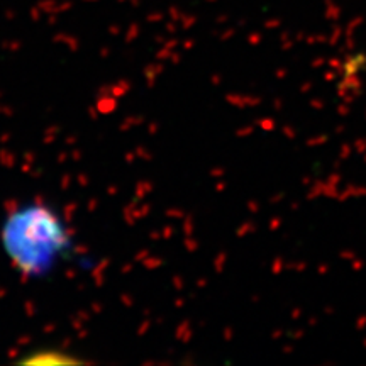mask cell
Listing matches in <instances>:
<instances>
[{
    "mask_svg": "<svg viewBox=\"0 0 366 366\" xmlns=\"http://www.w3.org/2000/svg\"><path fill=\"white\" fill-rule=\"evenodd\" d=\"M2 241L15 268L33 276L53 269L70 246L59 217L44 205H27L12 214L3 226Z\"/></svg>",
    "mask_w": 366,
    "mask_h": 366,
    "instance_id": "1",
    "label": "cell"
}]
</instances>
